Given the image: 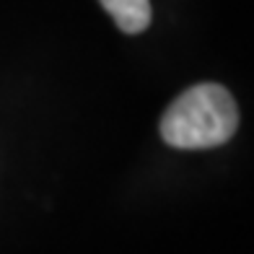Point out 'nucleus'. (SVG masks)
<instances>
[{
  "mask_svg": "<svg viewBox=\"0 0 254 254\" xmlns=\"http://www.w3.org/2000/svg\"><path fill=\"white\" fill-rule=\"evenodd\" d=\"M125 34H140L151 24V0H99Z\"/></svg>",
  "mask_w": 254,
  "mask_h": 254,
  "instance_id": "f03ea898",
  "label": "nucleus"
},
{
  "mask_svg": "<svg viewBox=\"0 0 254 254\" xmlns=\"http://www.w3.org/2000/svg\"><path fill=\"white\" fill-rule=\"evenodd\" d=\"M239 127L234 96L218 83H200L179 94L161 117V137L171 148L207 151L218 148Z\"/></svg>",
  "mask_w": 254,
  "mask_h": 254,
  "instance_id": "f257e3e1",
  "label": "nucleus"
}]
</instances>
